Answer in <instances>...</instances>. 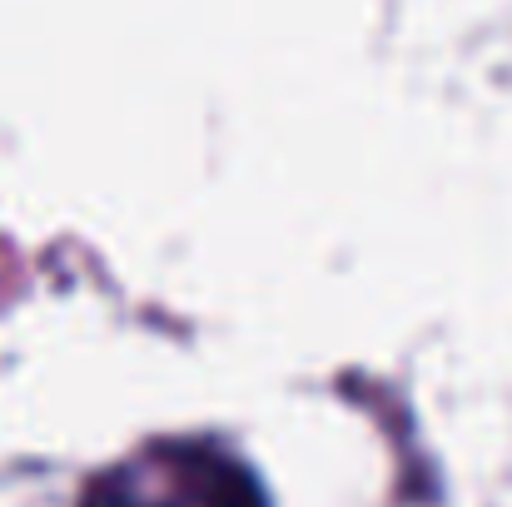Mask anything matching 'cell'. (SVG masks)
I'll list each match as a JSON object with an SVG mask.
<instances>
[{"label": "cell", "mask_w": 512, "mask_h": 507, "mask_svg": "<svg viewBox=\"0 0 512 507\" xmlns=\"http://www.w3.org/2000/svg\"><path fill=\"white\" fill-rule=\"evenodd\" d=\"M80 507H269L254 473L209 443H155L105 473Z\"/></svg>", "instance_id": "6da1fadb"}]
</instances>
